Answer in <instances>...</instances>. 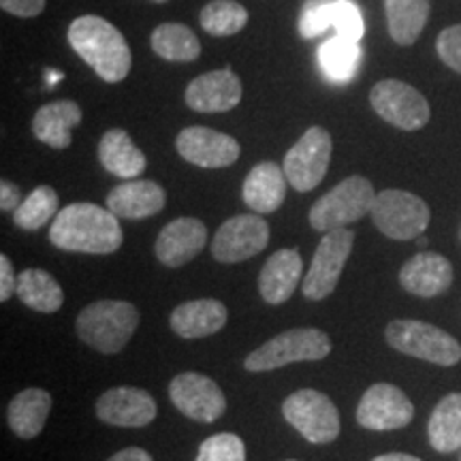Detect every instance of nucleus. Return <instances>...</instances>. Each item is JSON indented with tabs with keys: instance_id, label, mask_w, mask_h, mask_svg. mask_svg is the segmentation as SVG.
Listing matches in <instances>:
<instances>
[{
	"instance_id": "nucleus-1",
	"label": "nucleus",
	"mask_w": 461,
	"mask_h": 461,
	"mask_svg": "<svg viewBox=\"0 0 461 461\" xmlns=\"http://www.w3.org/2000/svg\"><path fill=\"white\" fill-rule=\"evenodd\" d=\"M118 216L95 203H71L58 212L50 227V241L60 250L84 255H112L122 246Z\"/></svg>"
},
{
	"instance_id": "nucleus-2",
	"label": "nucleus",
	"mask_w": 461,
	"mask_h": 461,
	"mask_svg": "<svg viewBox=\"0 0 461 461\" xmlns=\"http://www.w3.org/2000/svg\"><path fill=\"white\" fill-rule=\"evenodd\" d=\"M67 37L77 56L105 82L118 84L131 73V48L112 22L99 15H82L68 26Z\"/></svg>"
},
{
	"instance_id": "nucleus-3",
	"label": "nucleus",
	"mask_w": 461,
	"mask_h": 461,
	"mask_svg": "<svg viewBox=\"0 0 461 461\" xmlns=\"http://www.w3.org/2000/svg\"><path fill=\"white\" fill-rule=\"evenodd\" d=\"M140 325V310L120 299H101L79 312L75 330L84 344L103 355H115L129 344Z\"/></svg>"
},
{
	"instance_id": "nucleus-4",
	"label": "nucleus",
	"mask_w": 461,
	"mask_h": 461,
	"mask_svg": "<svg viewBox=\"0 0 461 461\" xmlns=\"http://www.w3.org/2000/svg\"><path fill=\"white\" fill-rule=\"evenodd\" d=\"M331 353V339L314 327H299L276 336L252 350L246 359L248 372H272L299 361H321Z\"/></svg>"
},
{
	"instance_id": "nucleus-5",
	"label": "nucleus",
	"mask_w": 461,
	"mask_h": 461,
	"mask_svg": "<svg viewBox=\"0 0 461 461\" xmlns=\"http://www.w3.org/2000/svg\"><path fill=\"white\" fill-rule=\"evenodd\" d=\"M376 194L378 193L374 190L372 182L363 176L346 177L312 205L310 224L321 233H327V230L361 221L363 216L372 212Z\"/></svg>"
},
{
	"instance_id": "nucleus-6",
	"label": "nucleus",
	"mask_w": 461,
	"mask_h": 461,
	"mask_svg": "<svg viewBox=\"0 0 461 461\" xmlns=\"http://www.w3.org/2000/svg\"><path fill=\"white\" fill-rule=\"evenodd\" d=\"M391 348L436 366H455L461 361V344L440 327L423 321H393L387 325Z\"/></svg>"
},
{
	"instance_id": "nucleus-7",
	"label": "nucleus",
	"mask_w": 461,
	"mask_h": 461,
	"mask_svg": "<svg viewBox=\"0 0 461 461\" xmlns=\"http://www.w3.org/2000/svg\"><path fill=\"white\" fill-rule=\"evenodd\" d=\"M374 224L391 240H419L428 229L431 212L428 203L406 190H383L374 199L370 212Z\"/></svg>"
},
{
	"instance_id": "nucleus-8",
	"label": "nucleus",
	"mask_w": 461,
	"mask_h": 461,
	"mask_svg": "<svg viewBox=\"0 0 461 461\" xmlns=\"http://www.w3.org/2000/svg\"><path fill=\"white\" fill-rule=\"evenodd\" d=\"M282 414L312 445H330L339 436V414L336 403L321 391H295L282 403Z\"/></svg>"
},
{
	"instance_id": "nucleus-9",
	"label": "nucleus",
	"mask_w": 461,
	"mask_h": 461,
	"mask_svg": "<svg viewBox=\"0 0 461 461\" xmlns=\"http://www.w3.org/2000/svg\"><path fill=\"white\" fill-rule=\"evenodd\" d=\"M331 152L333 141L330 131L322 126H312L305 131L295 146L288 149L285 165H282L288 184L297 193H310L319 186L330 169Z\"/></svg>"
},
{
	"instance_id": "nucleus-10",
	"label": "nucleus",
	"mask_w": 461,
	"mask_h": 461,
	"mask_svg": "<svg viewBox=\"0 0 461 461\" xmlns=\"http://www.w3.org/2000/svg\"><path fill=\"white\" fill-rule=\"evenodd\" d=\"M355 233L350 229L339 227L327 230L322 235L319 248H316L310 272L303 278V295L310 302H321L327 295L336 291L339 276L346 261H348L350 252H353Z\"/></svg>"
},
{
	"instance_id": "nucleus-11",
	"label": "nucleus",
	"mask_w": 461,
	"mask_h": 461,
	"mask_svg": "<svg viewBox=\"0 0 461 461\" xmlns=\"http://www.w3.org/2000/svg\"><path fill=\"white\" fill-rule=\"evenodd\" d=\"M370 103L384 122L402 131H419L429 122V103L417 88L400 79H384L370 92Z\"/></svg>"
},
{
	"instance_id": "nucleus-12",
	"label": "nucleus",
	"mask_w": 461,
	"mask_h": 461,
	"mask_svg": "<svg viewBox=\"0 0 461 461\" xmlns=\"http://www.w3.org/2000/svg\"><path fill=\"white\" fill-rule=\"evenodd\" d=\"M169 397L184 417L199 423H214L227 411L222 389L214 380L197 372L177 374L169 384Z\"/></svg>"
},
{
	"instance_id": "nucleus-13",
	"label": "nucleus",
	"mask_w": 461,
	"mask_h": 461,
	"mask_svg": "<svg viewBox=\"0 0 461 461\" xmlns=\"http://www.w3.org/2000/svg\"><path fill=\"white\" fill-rule=\"evenodd\" d=\"M269 241V224L261 214H240L222 222L214 235L212 255L221 263H241L257 257Z\"/></svg>"
},
{
	"instance_id": "nucleus-14",
	"label": "nucleus",
	"mask_w": 461,
	"mask_h": 461,
	"mask_svg": "<svg viewBox=\"0 0 461 461\" xmlns=\"http://www.w3.org/2000/svg\"><path fill=\"white\" fill-rule=\"evenodd\" d=\"M414 417V406L395 384H372L357 406V423L372 431L402 429Z\"/></svg>"
},
{
	"instance_id": "nucleus-15",
	"label": "nucleus",
	"mask_w": 461,
	"mask_h": 461,
	"mask_svg": "<svg viewBox=\"0 0 461 461\" xmlns=\"http://www.w3.org/2000/svg\"><path fill=\"white\" fill-rule=\"evenodd\" d=\"M180 157L203 169H222L240 158V143L207 126H188L176 140Z\"/></svg>"
},
{
	"instance_id": "nucleus-16",
	"label": "nucleus",
	"mask_w": 461,
	"mask_h": 461,
	"mask_svg": "<svg viewBox=\"0 0 461 461\" xmlns=\"http://www.w3.org/2000/svg\"><path fill=\"white\" fill-rule=\"evenodd\" d=\"M157 402L143 389L115 387L96 402V417L113 428H146L157 419Z\"/></svg>"
},
{
	"instance_id": "nucleus-17",
	"label": "nucleus",
	"mask_w": 461,
	"mask_h": 461,
	"mask_svg": "<svg viewBox=\"0 0 461 461\" xmlns=\"http://www.w3.org/2000/svg\"><path fill=\"white\" fill-rule=\"evenodd\" d=\"M184 101L199 113L230 112L241 101V82L230 68L203 73L188 84Z\"/></svg>"
},
{
	"instance_id": "nucleus-18",
	"label": "nucleus",
	"mask_w": 461,
	"mask_h": 461,
	"mask_svg": "<svg viewBox=\"0 0 461 461\" xmlns=\"http://www.w3.org/2000/svg\"><path fill=\"white\" fill-rule=\"evenodd\" d=\"M207 244V227L197 218H177L160 230L154 252L167 267H182L193 261Z\"/></svg>"
},
{
	"instance_id": "nucleus-19",
	"label": "nucleus",
	"mask_w": 461,
	"mask_h": 461,
	"mask_svg": "<svg viewBox=\"0 0 461 461\" xmlns=\"http://www.w3.org/2000/svg\"><path fill=\"white\" fill-rule=\"evenodd\" d=\"M167 203V193L152 180H126L107 194V210L126 221H141L158 214Z\"/></svg>"
},
{
	"instance_id": "nucleus-20",
	"label": "nucleus",
	"mask_w": 461,
	"mask_h": 461,
	"mask_svg": "<svg viewBox=\"0 0 461 461\" xmlns=\"http://www.w3.org/2000/svg\"><path fill=\"white\" fill-rule=\"evenodd\" d=\"M400 285L419 297L442 295L453 285V265L436 252H420L402 267Z\"/></svg>"
},
{
	"instance_id": "nucleus-21",
	"label": "nucleus",
	"mask_w": 461,
	"mask_h": 461,
	"mask_svg": "<svg viewBox=\"0 0 461 461\" xmlns=\"http://www.w3.org/2000/svg\"><path fill=\"white\" fill-rule=\"evenodd\" d=\"M302 255L293 248L274 252L258 276V293L267 303L280 305L291 299L302 278Z\"/></svg>"
},
{
	"instance_id": "nucleus-22",
	"label": "nucleus",
	"mask_w": 461,
	"mask_h": 461,
	"mask_svg": "<svg viewBox=\"0 0 461 461\" xmlns=\"http://www.w3.org/2000/svg\"><path fill=\"white\" fill-rule=\"evenodd\" d=\"M286 173L278 163L265 160L252 167L244 180V203L255 214H272L285 203L286 197Z\"/></svg>"
},
{
	"instance_id": "nucleus-23",
	"label": "nucleus",
	"mask_w": 461,
	"mask_h": 461,
	"mask_svg": "<svg viewBox=\"0 0 461 461\" xmlns=\"http://www.w3.org/2000/svg\"><path fill=\"white\" fill-rule=\"evenodd\" d=\"M227 305L218 299H194L171 312V330L180 338L197 339L214 336L227 325Z\"/></svg>"
},
{
	"instance_id": "nucleus-24",
	"label": "nucleus",
	"mask_w": 461,
	"mask_h": 461,
	"mask_svg": "<svg viewBox=\"0 0 461 461\" xmlns=\"http://www.w3.org/2000/svg\"><path fill=\"white\" fill-rule=\"evenodd\" d=\"M82 124V107L75 101H54L39 107L32 118V132L39 141L54 149L71 146V131Z\"/></svg>"
},
{
	"instance_id": "nucleus-25",
	"label": "nucleus",
	"mask_w": 461,
	"mask_h": 461,
	"mask_svg": "<svg viewBox=\"0 0 461 461\" xmlns=\"http://www.w3.org/2000/svg\"><path fill=\"white\" fill-rule=\"evenodd\" d=\"M99 160L105 171L124 180H135L148 167L146 154L132 143L129 132L122 129H112L101 137Z\"/></svg>"
},
{
	"instance_id": "nucleus-26",
	"label": "nucleus",
	"mask_w": 461,
	"mask_h": 461,
	"mask_svg": "<svg viewBox=\"0 0 461 461\" xmlns=\"http://www.w3.org/2000/svg\"><path fill=\"white\" fill-rule=\"evenodd\" d=\"M51 411V395L43 389H26L9 402L7 423L15 436L31 440L45 428Z\"/></svg>"
},
{
	"instance_id": "nucleus-27",
	"label": "nucleus",
	"mask_w": 461,
	"mask_h": 461,
	"mask_svg": "<svg viewBox=\"0 0 461 461\" xmlns=\"http://www.w3.org/2000/svg\"><path fill=\"white\" fill-rule=\"evenodd\" d=\"M391 39L397 45H412L428 24L429 0H384Z\"/></svg>"
},
{
	"instance_id": "nucleus-28",
	"label": "nucleus",
	"mask_w": 461,
	"mask_h": 461,
	"mask_svg": "<svg viewBox=\"0 0 461 461\" xmlns=\"http://www.w3.org/2000/svg\"><path fill=\"white\" fill-rule=\"evenodd\" d=\"M15 295L34 312L54 314L65 303V293L54 276L43 269H24L17 276Z\"/></svg>"
},
{
	"instance_id": "nucleus-29",
	"label": "nucleus",
	"mask_w": 461,
	"mask_h": 461,
	"mask_svg": "<svg viewBox=\"0 0 461 461\" xmlns=\"http://www.w3.org/2000/svg\"><path fill=\"white\" fill-rule=\"evenodd\" d=\"M429 445L438 453H453L461 448V393H448L431 412Z\"/></svg>"
},
{
	"instance_id": "nucleus-30",
	"label": "nucleus",
	"mask_w": 461,
	"mask_h": 461,
	"mask_svg": "<svg viewBox=\"0 0 461 461\" xmlns=\"http://www.w3.org/2000/svg\"><path fill=\"white\" fill-rule=\"evenodd\" d=\"M149 43H152L154 54L171 62H193L201 56L197 34L177 22H167L154 28Z\"/></svg>"
},
{
	"instance_id": "nucleus-31",
	"label": "nucleus",
	"mask_w": 461,
	"mask_h": 461,
	"mask_svg": "<svg viewBox=\"0 0 461 461\" xmlns=\"http://www.w3.org/2000/svg\"><path fill=\"white\" fill-rule=\"evenodd\" d=\"M361 62V48L357 41L344 37H331L321 45L319 65L333 82H350Z\"/></svg>"
},
{
	"instance_id": "nucleus-32",
	"label": "nucleus",
	"mask_w": 461,
	"mask_h": 461,
	"mask_svg": "<svg viewBox=\"0 0 461 461\" xmlns=\"http://www.w3.org/2000/svg\"><path fill=\"white\" fill-rule=\"evenodd\" d=\"M199 22L203 31L214 37H230L246 26L248 11L235 0H212L201 9Z\"/></svg>"
},
{
	"instance_id": "nucleus-33",
	"label": "nucleus",
	"mask_w": 461,
	"mask_h": 461,
	"mask_svg": "<svg viewBox=\"0 0 461 461\" xmlns=\"http://www.w3.org/2000/svg\"><path fill=\"white\" fill-rule=\"evenodd\" d=\"M58 216V194L51 186H37L14 212V222L24 230H39Z\"/></svg>"
},
{
	"instance_id": "nucleus-34",
	"label": "nucleus",
	"mask_w": 461,
	"mask_h": 461,
	"mask_svg": "<svg viewBox=\"0 0 461 461\" xmlns=\"http://www.w3.org/2000/svg\"><path fill=\"white\" fill-rule=\"evenodd\" d=\"M194 461H246L244 440L235 434H216L207 438Z\"/></svg>"
},
{
	"instance_id": "nucleus-35",
	"label": "nucleus",
	"mask_w": 461,
	"mask_h": 461,
	"mask_svg": "<svg viewBox=\"0 0 461 461\" xmlns=\"http://www.w3.org/2000/svg\"><path fill=\"white\" fill-rule=\"evenodd\" d=\"M333 3L336 0H308L303 5L302 17H299V32L305 39H312L316 34L325 32L327 28H331Z\"/></svg>"
},
{
	"instance_id": "nucleus-36",
	"label": "nucleus",
	"mask_w": 461,
	"mask_h": 461,
	"mask_svg": "<svg viewBox=\"0 0 461 461\" xmlns=\"http://www.w3.org/2000/svg\"><path fill=\"white\" fill-rule=\"evenodd\" d=\"M331 28L338 37L350 39V41H361L363 37V17L361 11L353 0H336L333 3V20Z\"/></svg>"
},
{
	"instance_id": "nucleus-37",
	"label": "nucleus",
	"mask_w": 461,
	"mask_h": 461,
	"mask_svg": "<svg viewBox=\"0 0 461 461\" xmlns=\"http://www.w3.org/2000/svg\"><path fill=\"white\" fill-rule=\"evenodd\" d=\"M436 51L440 60L455 73H461V24L448 26L438 34Z\"/></svg>"
},
{
	"instance_id": "nucleus-38",
	"label": "nucleus",
	"mask_w": 461,
	"mask_h": 461,
	"mask_svg": "<svg viewBox=\"0 0 461 461\" xmlns=\"http://www.w3.org/2000/svg\"><path fill=\"white\" fill-rule=\"evenodd\" d=\"M48 0H0V7L15 17H37L43 14Z\"/></svg>"
},
{
	"instance_id": "nucleus-39",
	"label": "nucleus",
	"mask_w": 461,
	"mask_h": 461,
	"mask_svg": "<svg viewBox=\"0 0 461 461\" xmlns=\"http://www.w3.org/2000/svg\"><path fill=\"white\" fill-rule=\"evenodd\" d=\"M17 276L14 272L7 255H0V302H7L11 295H15Z\"/></svg>"
},
{
	"instance_id": "nucleus-40",
	"label": "nucleus",
	"mask_w": 461,
	"mask_h": 461,
	"mask_svg": "<svg viewBox=\"0 0 461 461\" xmlns=\"http://www.w3.org/2000/svg\"><path fill=\"white\" fill-rule=\"evenodd\" d=\"M22 190L15 186L14 182L3 180L0 182V210L3 212H15L22 205Z\"/></svg>"
},
{
	"instance_id": "nucleus-41",
	"label": "nucleus",
	"mask_w": 461,
	"mask_h": 461,
	"mask_svg": "<svg viewBox=\"0 0 461 461\" xmlns=\"http://www.w3.org/2000/svg\"><path fill=\"white\" fill-rule=\"evenodd\" d=\"M107 461H154L152 455L143 451L140 447H129V448H122L120 453H115L113 457H109Z\"/></svg>"
},
{
	"instance_id": "nucleus-42",
	"label": "nucleus",
	"mask_w": 461,
	"mask_h": 461,
	"mask_svg": "<svg viewBox=\"0 0 461 461\" xmlns=\"http://www.w3.org/2000/svg\"><path fill=\"white\" fill-rule=\"evenodd\" d=\"M372 461H420V459L406 453H387V455H378V457H374Z\"/></svg>"
},
{
	"instance_id": "nucleus-43",
	"label": "nucleus",
	"mask_w": 461,
	"mask_h": 461,
	"mask_svg": "<svg viewBox=\"0 0 461 461\" xmlns=\"http://www.w3.org/2000/svg\"><path fill=\"white\" fill-rule=\"evenodd\" d=\"M45 77H48V86H50V88H51V86H54L56 82H60V79H62V73L48 71V75H45Z\"/></svg>"
},
{
	"instance_id": "nucleus-44",
	"label": "nucleus",
	"mask_w": 461,
	"mask_h": 461,
	"mask_svg": "<svg viewBox=\"0 0 461 461\" xmlns=\"http://www.w3.org/2000/svg\"><path fill=\"white\" fill-rule=\"evenodd\" d=\"M152 3H169V0H152Z\"/></svg>"
},
{
	"instance_id": "nucleus-45",
	"label": "nucleus",
	"mask_w": 461,
	"mask_h": 461,
	"mask_svg": "<svg viewBox=\"0 0 461 461\" xmlns=\"http://www.w3.org/2000/svg\"><path fill=\"white\" fill-rule=\"evenodd\" d=\"M459 238H461V229H459Z\"/></svg>"
}]
</instances>
